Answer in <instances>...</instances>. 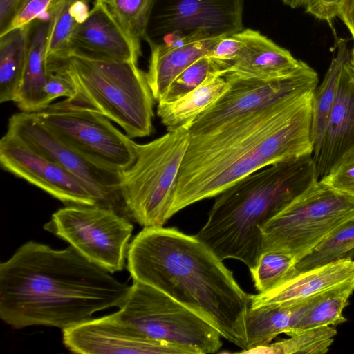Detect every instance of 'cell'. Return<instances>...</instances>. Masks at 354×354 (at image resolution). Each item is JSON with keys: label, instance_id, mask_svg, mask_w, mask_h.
Instances as JSON below:
<instances>
[{"label": "cell", "instance_id": "cell-18", "mask_svg": "<svg viewBox=\"0 0 354 354\" xmlns=\"http://www.w3.org/2000/svg\"><path fill=\"white\" fill-rule=\"evenodd\" d=\"M349 59L344 65L336 100L315 160L319 180L354 151V73Z\"/></svg>", "mask_w": 354, "mask_h": 354}, {"label": "cell", "instance_id": "cell-29", "mask_svg": "<svg viewBox=\"0 0 354 354\" xmlns=\"http://www.w3.org/2000/svg\"><path fill=\"white\" fill-rule=\"evenodd\" d=\"M153 0H106L110 12L141 55L140 44L147 35Z\"/></svg>", "mask_w": 354, "mask_h": 354}, {"label": "cell", "instance_id": "cell-34", "mask_svg": "<svg viewBox=\"0 0 354 354\" xmlns=\"http://www.w3.org/2000/svg\"><path fill=\"white\" fill-rule=\"evenodd\" d=\"M319 180L337 191L354 196V151Z\"/></svg>", "mask_w": 354, "mask_h": 354}, {"label": "cell", "instance_id": "cell-31", "mask_svg": "<svg viewBox=\"0 0 354 354\" xmlns=\"http://www.w3.org/2000/svg\"><path fill=\"white\" fill-rule=\"evenodd\" d=\"M296 264V260L285 253L263 252L255 268L250 272L256 290L259 293L273 290L295 274Z\"/></svg>", "mask_w": 354, "mask_h": 354}, {"label": "cell", "instance_id": "cell-20", "mask_svg": "<svg viewBox=\"0 0 354 354\" xmlns=\"http://www.w3.org/2000/svg\"><path fill=\"white\" fill-rule=\"evenodd\" d=\"M50 18L37 19L28 24L26 62L14 102L23 112L35 113L46 109L44 89L48 75L46 46Z\"/></svg>", "mask_w": 354, "mask_h": 354}, {"label": "cell", "instance_id": "cell-1", "mask_svg": "<svg viewBox=\"0 0 354 354\" xmlns=\"http://www.w3.org/2000/svg\"><path fill=\"white\" fill-rule=\"evenodd\" d=\"M313 93L279 101L207 133L190 136L170 218L263 167L313 155Z\"/></svg>", "mask_w": 354, "mask_h": 354}, {"label": "cell", "instance_id": "cell-41", "mask_svg": "<svg viewBox=\"0 0 354 354\" xmlns=\"http://www.w3.org/2000/svg\"><path fill=\"white\" fill-rule=\"evenodd\" d=\"M350 63L353 67H354V44L350 53Z\"/></svg>", "mask_w": 354, "mask_h": 354}, {"label": "cell", "instance_id": "cell-33", "mask_svg": "<svg viewBox=\"0 0 354 354\" xmlns=\"http://www.w3.org/2000/svg\"><path fill=\"white\" fill-rule=\"evenodd\" d=\"M64 1L21 0L7 32L12 29L27 26L37 19L51 17Z\"/></svg>", "mask_w": 354, "mask_h": 354}, {"label": "cell", "instance_id": "cell-14", "mask_svg": "<svg viewBox=\"0 0 354 354\" xmlns=\"http://www.w3.org/2000/svg\"><path fill=\"white\" fill-rule=\"evenodd\" d=\"M0 163L7 171L66 205H97L92 194L74 176L7 133L0 140Z\"/></svg>", "mask_w": 354, "mask_h": 354}, {"label": "cell", "instance_id": "cell-7", "mask_svg": "<svg viewBox=\"0 0 354 354\" xmlns=\"http://www.w3.org/2000/svg\"><path fill=\"white\" fill-rule=\"evenodd\" d=\"M353 218L354 196L317 180L262 227L263 252H281L297 263Z\"/></svg>", "mask_w": 354, "mask_h": 354}, {"label": "cell", "instance_id": "cell-13", "mask_svg": "<svg viewBox=\"0 0 354 354\" xmlns=\"http://www.w3.org/2000/svg\"><path fill=\"white\" fill-rule=\"evenodd\" d=\"M6 133L71 173L88 190L98 206L113 209L130 219L120 193L121 171L101 167L78 153L55 136L34 113L12 115Z\"/></svg>", "mask_w": 354, "mask_h": 354}, {"label": "cell", "instance_id": "cell-15", "mask_svg": "<svg viewBox=\"0 0 354 354\" xmlns=\"http://www.w3.org/2000/svg\"><path fill=\"white\" fill-rule=\"evenodd\" d=\"M64 346L80 354H193L180 346L148 339L113 313L62 330Z\"/></svg>", "mask_w": 354, "mask_h": 354}, {"label": "cell", "instance_id": "cell-16", "mask_svg": "<svg viewBox=\"0 0 354 354\" xmlns=\"http://www.w3.org/2000/svg\"><path fill=\"white\" fill-rule=\"evenodd\" d=\"M70 50V55L111 62L138 63L140 57L107 5L99 0H95L86 20L76 27Z\"/></svg>", "mask_w": 354, "mask_h": 354}, {"label": "cell", "instance_id": "cell-19", "mask_svg": "<svg viewBox=\"0 0 354 354\" xmlns=\"http://www.w3.org/2000/svg\"><path fill=\"white\" fill-rule=\"evenodd\" d=\"M236 35L241 48L224 74L270 79L293 71L302 62L258 30L245 28Z\"/></svg>", "mask_w": 354, "mask_h": 354}, {"label": "cell", "instance_id": "cell-39", "mask_svg": "<svg viewBox=\"0 0 354 354\" xmlns=\"http://www.w3.org/2000/svg\"><path fill=\"white\" fill-rule=\"evenodd\" d=\"M338 17L345 24L354 39V0H343Z\"/></svg>", "mask_w": 354, "mask_h": 354}, {"label": "cell", "instance_id": "cell-12", "mask_svg": "<svg viewBox=\"0 0 354 354\" xmlns=\"http://www.w3.org/2000/svg\"><path fill=\"white\" fill-rule=\"evenodd\" d=\"M223 76L230 84L228 90L194 120L189 128L191 136L279 101L313 92L319 80L317 72L303 61L293 71L274 78Z\"/></svg>", "mask_w": 354, "mask_h": 354}, {"label": "cell", "instance_id": "cell-38", "mask_svg": "<svg viewBox=\"0 0 354 354\" xmlns=\"http://www.w3.org/2000/svg\"><path fill=\"white\" fill-rule=\"evenodd\" d=\"M21 0H0V36L9 29Z\"/></svg>", "mask_w": 354, "mask_h": 354}, {"label": "cell", "instance_id": "cell-24", "mask_svg": "<svg viewBox=\"0 0 354 354\" xmlns=\"http://www.w3.org/2000/svg\"><path fill=\"white\" fill-rule=\"evenodd\" d=\"M337 53L324 80L313 93L312 100L313 158L316 159L324 138L327 122L336 100L340 75L350 54L347 40L336 39Z\"/></svg>", "mask_w": 354, "mask_h": 354}, {"label": "cell", "instance_id": "cell-26", "mask_svg": "<svg viewBox=\"0 0 354 354\" xmlns=\"http://www.w3.org/2000/svg\"><path fill=\"white\" fill-rule=\"evenodd\" d=\"M90 0H64L51 15L46 46L48 66L70 56V44L76 27L87 18Z\"/></svg>", "mask_w": 354, "mask_h": 354}, {"label": "cell", "instance_id": "cell-35", "mask_svg": "<svg viewBox=\"0 0 354 354\" xmlns=\"http://www.w3.org/2000/svg\"><path fill=\"white\" fill-rule=\"evenodd\" d=\"M48 70V75L44 89L46 108L58 97L70 98L75 93V86L64 70L59 68Z\"/></svg>", "mask_w": 354, "mask_h": 354}, {"label": "cell", "instance_id": "cell-25", "mask_svg": "<svg viewBox=\"0 0 354 354\" xmlns=\"http://www.w3.org/2000/svg\"><path fill=\"white\" fill-rule=\"evenodd\" d=\"M28 25L0 36V102H15L24 74Z\"/></svg>", "mask_w": 354, "mask_h": 354}, {"label": "cell", "instance_id": "cell-11", "mask_svg": "<svg viewBox=\"0 0 354 354\" xmlns=\"http://www.w3.org/2000/svg\"><path fill=\"white\" fill-rule=\"evenodd\" d=\"M34 113L62 142L101 167L122 171L136 160L135 142L100 113L61 102Z\"/></svg>", "mask_w": 354, "mask_h": 354}, {"label": "cell", "instance_id": "cell-32", "mask_svg": "<svg viewBox=\"0 0 354 354\" xmlns=\"http://www.w3.org/2000/svg\"><path fill=\"white\" fill-rule=\"evenodd\" d=\"M225 69L221 62L207 55L201 57L173 81L166 95L159 102H170L180 98L200 86L212 74H224Z\"/></svg>", "mask_w": 354, "mask_h": 354}, {"label": "cell", "instance_id": "cell-40", "mask_svg": "<svg viewBox=\"0 0 354 354\" xmlns=\"http://www.w3.org/2000/svg\"><path fill=\"white\" fill-rule=\"evenodd\" d=\"M283 4L291 8L303 7L306 0H281Z\"/></svg>", "mask_w": 354, "mask_h": 354}, {"label": "cell", "instance_id": "cell-43", "mask_svg": "<svg viewBox=\"0 0 354 354\" xmlns=\"http://www.w3.org/2000/svg\"><path fill=\"white\" fill-rule=\"evenodd\" d=\"M99 1H105L106 0H99Z\"/></svg>", "mask_w": 354, "mask_h": 354}, {"label": "cell", "instance_id": "cell-22", "mask_svg": "<svg viewBox=\"0 0 354 354\" xmlns=\"http://www.w3.org/2000/svg\"><path fill=\"white\" fill-rule=\"evenodd\" d=\"M223 73L209 75L200 86L170 102H158L157 115L167 131L189 129L194 120L212 106L229 88Z\"/></svg>", "mask_w": 354, "mask_h": 354}, {"label": "cell", "instance_id": "cell-3", "mask_svg": "<svg viewBox=\"0 0 354 354\" xmlns=\"http://www.w3.org/2000/svg\"><path fill=\"white\" fill-rule=\"evenodd\" d=\"M127 259L133 281L162 291L242 351L247 348L250 295L195 235L163 226L143 227L130 243Z\"/></svg>", "mask_w": 354, "mask_h": 354}, {"label": "cell", "instance_id": "cell-30", "mask_svg": "<svg viewBox=\"0 0 354 354\" xmlns=\"http://www.w3.org/2000/svg\"><path fill=\"white\" fill-rule=\"evenodd\" d=\"M354 253V218L342 224L314 250L296 264V272L304 271ZM295 272V273H296Z\"/></svg>", "mask_w": 354, "mask_h": 354}, {"label": "cell", "instance_id": "cell-9", "mask_svg": "<svg viewBox=\"0 0 354 354\" xmlns=\"http://www.w3.org/2000/svg\"><path fill=\"white\" fill-rule=\"evenodd\" d=\"M131 221L108 207L66 205L52 215L44 229L113 274L124 268L133 230Z\"/></svg>", "mask_w": 354, "mask_h": 354}, {"label": "cell", "instance_id": "cell-27", "mask_svg": "<svg viewBox=\"0 0 354 354\" xmlns=\"http://www.w3.org/2000/svg\"><path fill=\"white\" fill-rule=\"evenodd\" d=\"M354 292V280L330 288L313 297L301 320L288 336L304 330L335 326L346 321L343 310Z\"/></svg>", "mask_w": 354, "mask_h": 354}, {"label": "cell", "instance_id": "cell-10", "mask_svg": "<svg viewBox=\"0 0 354 354\" xmlns=\"http://www.w3.org/2000/svg\"><path fill=\"white\" fill-rule=\"evenodd\" d=\"M243 0H153L145 39L177 48L243 30Z\"/></svg>", "mask_w": 354, "mask_h": 354}, {"label": "cell", "instance_id": "cell-4", "mask_svg": "<svg viewBox=\"0 0 354 354\" xmlns=\"http://www.w3.org/2000/svg\"><path fill=\"white\" fill-rule=\"evenodd\" d=\"M317 180L312 154L263 167L218 194L195 236L221 260H239L251 272L263 252L262 227Z\"/></svg>", "mask_w": 354, "mask_h": 354}, {"label": "cell", "instance_id": "cell-28", "mask_svg": "<svg viewBox=\"0 0 354 354\" xmlns=\"http://www.w3.org/2000/svg\"><path fill=\"white\" fill-rule=\"evenodd\" d=\"M337 333L334 326L310 328L289 339L258 346L243 353L324 354L329 350Z\"/></svg>", "mask_w": 354, "mask_h": 354}, {"label": "cell", "instance_id": "cell-37", "mask_svg": "<svg viewBox=\"0 0 354 354\" xmlns=\"http://www.w3.org/2000/svg\"><path fill=\"white\" fill-rule=\"evenodd\" d=\"M342 1L343 0H306L303 7L306 13L331 25V21L338 17Z\"/></svg>", "mask_w": 354, "mask_h": 354}, {"label": "cell", "instance_id": "cell-42", "mask_svg": "<svg viewBox=\"0 0 354 354\" xmlns=\"http://www.w3.org/2000/svg\"><path fill=\"white\" fill-rule=\"evenodd\" d=\"M352 69H353V73H354V67L352 66Z\"/></svg>", "mask_w": 354, "mask_h": 354}, {"label": "cell", "instance_id": "cell-23", "mask_svg": "<svg viewBox=\"0 0 354 354\" xmlns=\"http://www.w3.org/2000/svg\"><path fill=\"white\" fill-rule=\"evenodd\" d=\"M313 297L286 306L250 308L246 320L247 348L239 353L270 344L281 333L289 335Z\"/></svg>", "mask_w": 354, "mask_h": 354}, {"label": "cell", "instance_id": "cell-21", "mask_svg": "<svg viewBox=\"0 0 354 354\" xmlns=\"http://www.w3.org/2000/svg\"><path fill=\"white\" fill-rule=\"evenodd\" d=\"M220 38L196 41L177 48L150 44L147 79L153 98L159 102L173 81L189 66L209 53Z\"/></svg>", "mask_w": 354, "mask_h": 354}, {"label": "cell", "instance_id": "cell-17", "mask_svg": "<svg viewBox=\"0 0 354 354\" xmlns=\"http://www.w3.org/2000/svg\"><path fill=\"white\" fill-rule=\"evenodd\" d=\"M351 280H354V260L345 257L296 272L269 292L250 295V308L297 304Z\"/></svg>", "mask_w": 354, "mask_h": 354}, {"label": "cell", "instance_id": "cell-5", "mask_svg": "<svg viewBox=\"0 0 354 354\" xmlns=\"http://www.w3.org/2000/svg\"><path fill=\"white\" fill-rule=\"evenodd\" d=\"M64 70L75 95L61 102L100 113L120 126L130 138L150 136L156 101L146 72L133 62H111L71 54L48 66Z\"/></svg>", "mask_w": 354, "mask_h": 354}, {"label": "cell", "instance_id": "cell-36", "mask_svg": "<svg viewBox=\"0 0 354 354\" xmlns=\"http://www.w3.org/2000/svg\"><path fill=\"white\" fill-rule=\"evenodd\" d=\"M241 48V41L234 34L220 38L206 55L223 64L226 71L230 62L238 55Z\"/></svg>", "mask_w": 354, "mask_h": 354}, {"label": "cell", "instance_id": "cell-8", "mask_svg": "<svg viewBox=\"0 0 354 354\" xmlns=\"http://www.w3.org/2000/svg\"><path fill=\"white\" fill-rule=\"evenodd\" d=\"M115 317L141 335L186 348L193 354L214 353L221 335L209 322L162 291L133 281Z\"/></svg>", "mask_w": 354, "mask_h": 354}, {"label": "cell", "instance_id": "cell-2", "mask_svg": "<svg viewBox=\"0 0 354 354\" xmlns=\"http://www.w3.org/2000/svg\"><path fill=\"white\" fill-rule=\"evenodd\" d=\"M69 245L28 241L0 264V317L13 328H68L120 308L130 286Z\"/></svg>", "mask_w": 354, "mask_h": 354}, {"label": "cell", "instance_id": "cell-6", "mask_svg": "<svg viewBox=\"0 0 354 354\" xmlns=\"http://www.w3.org/2000/svg\"><path fill=\"white\" fill-rule=\"evenodd\" d=\"M186 127L167 131L145 144L135 142L136 160L122 171L121 196L129 218L143 227L163 226L188 147Z\"/></svg>", "mask_w": 354, "mask_h": 354}]
</instances>
